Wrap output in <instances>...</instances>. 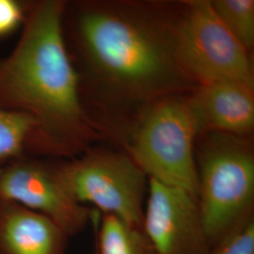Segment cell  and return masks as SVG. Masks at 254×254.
<instances>
[{"label":"cell","instance_id":"6da1fadb","mask_svg":"<svg viewBox=\"0 0 254 254\" xmlns=\"http://www.w3.org/2000/svg\"><path fill=\"white\" fill-rule=\"evenodd\" d=\"M64 10L61 1L36 4L17 45L0 62V109L27 115L34 122L30 145L59 154L77 150L88 135Z\"/></svg>","mask_w":254,"mask_h":254},{"label":"cell","instance_id":"7a4b0ae2","mask_svg":"<svg viewBox=\"0 0 254 254\" xmlns=\"http://www.w3.org/2000/svg\"><path fill=\"white\" fill-rule=\"evenodd\" d=\"M82 46L93 67L119 88L152 95L174 85L183 75L175 63L172 38L127 13L93 9L79 19Z\"/></svg>","mask_w":254,"mask_h":254},{"label":"cell","instance_id":"3957f363","mask_svg":"<svg viewBox=\"0 0 254 254\" xmlns=\"http://www.w3.org/2000/svg\"><path fill=\"white\" fill-rule=\"evenodd\" d=\"M200 216L211 250L254 221V155L237 136L214 134L197 163Z\"/></svg>","mask_w":254,"mask_h":254},{"label":"cell","instance_id":"277c9868","mask_svg":"<svg viewBox=\"0 0 254 254\" xmlns=\"http://www.w3.org/2000/svg\"><path fill=\"white\" fill-rule=\"evenodd\" d=\"M198 133L188 100L162 101L143 119L129 156L148 178L197 196L194 139Z\"/></svg>","mask_w":254,"mask_h":254},{"label":"cell","instance_id":"5b68a950","mask_svg":"<svg viewBox=\"0 0 254 254\" xmlns=\"http://www.w3.org/2000/svg\"><path fill=\"white\" fill-rule=\"evenodd\" d=\"M54 169L76 202L143 230L149 178L129 154L93 152Z\"/></svg>","mask_w":254,"mask_h":254},{"label":"cell","instance_id":"8992f818","mask_svg":"<svg viewBox=\"0 0 254 254\" xmlns=\"http://www.w3.org/2000/svg\"><path fill=\"white\" fill-rule=\"evenodd\" d=\"M188 5L172 37L173 57L181 73L200 85L236 81L254 87L248 51L218 18L211 1Z\"/></svg>","mask_w":254,"mask_h":254},{"label":"cell","instance_id":"52a82bcc","mask_svg":"<svg viewBox=\"0 0 254 254\" xmlns=\"http://www.w3.org/2000/svg\"><path fill=\"white\" fill-rule=\"evenodd\" d=\"M143 231L156 254H211L197 196L152 178Z\"/></svg>","mask_w":254,"mask_h":254},{"label":"cell","instance_id":"ba28073f","mask_svg":"<svg viewBox=\"0 0 254 254\" xmlns=\"http://www.w3.org/2000/svg\"><path fill=\"white\" fill-rule=\"evenodd\" d=\"M0 200H10L46 216L73 236L91 222L92 210L76 202L64 189L54 168L16 161L0 172Z\"/></svg>","mask_w":254,"mask_h":254},{"label":"cell","instance_id":"9c48e42d","mask_svg":"<svg viewBox=\"0 0 254 254\" xmlns=\"http://www.w3.org/2000/svg\"><path fill=\"white\" fill-rule=\"evenodd\" d=\"M200 131L238 136L254 127V87L236 81L200 85L188 99Z\"/></svg>","mask_w":254,"mask_h":254},{"label":"cell","instance_id":"30bf717a","mask_svg":"<svg viewBox=\"0 0 254 254\" xmlns=\"http://www.w3.org/2000/svg\"><path fill=\"white\" fill-rule=\"evenodd\" d=\"M68 238L50 218L0 200V254H66Z\"/></svg>","mask_w":254,"mask_h":254},{"label":"cell","instance_id":"8fae6325","mask_svg":"<svg viewBox=\"0 0 254 254\" xmlns=\"http://www.w3.org/2000/svg\"><path fill=\"white\" fill-rule=\"evenodd\" d=\"M91 221L95 231L98 254H156L143 230L128 224L114 215L92 210Z\"/></svg>","mask_w":254,"mask_h":254},{"label":"cell","instance_id":"7c38bea8","mask_svg":"<svg viewBox=\"0 0 254 254\" xmlns=\"http://www.w3.org/2000/svg\"><path fill=\"white\" fill-rule=\"evenodd\" d=\"M211 5L218 18L247 51L254 45V0H215Z\"/></svg>","mask_w":254,"mask_h":254},{"label":"cell","instance_id":"4fadbf2b","mask_svg":"<svg viewBox=\"0 0 254 254\" xmlns=\"http://www.w3.org/2000/svg\"><path fill=\"white\" fill-rule=\"evenodd\" d=\"M34 122L27 115L0 109V163L14 160L30 145Z\"/></svg>","mask_w":254,"mask_h":254},{"label":"cell","instance_id":"5bb4252c","mask_svg":"<svg viewBox=\"0 0 254 254\" xmlns=\"http://www.w3.org/2000/svg\"><path fill=\"white\" fill-rule=\"evenodd\" d=\"M211 254H254V221L213 249Z\"/></svg>","mask_w":254,"mask_h":254},{"label":"cell","instance_id":"9a60e30c","mask_svg":"<svg viewBox=\"0 0 254 254\" xmlns=\"http://www.w3.org/2000/svg\"><path fill=\"white\" fill-rule=\"evenodd\" d=\"M24 19L18 3L12 0H0V37L12 32Z\"/></svg>","mask_w":254,"mask_h":254},{"label":"cell","instance_id":"2e32d148","mask_svg":"<svg viewBox=\"0 0 254 254\" xmlns=\"http://www.w3.org/2000/svg\"><path fill=\"white\" fill-rule=\"evenodd\" d=\"M95 254H98V253H97V252H96V250H95Z\"/></svg>","mask_w":254,"mask_h":254},{"label":"cell","instance_id":"e0dca14e","mask_svg":"<svg viewBox=\"0 0 254 254\" xmlns=\"http://www.w3.org/2000/svg\"><path fill=\"white\" fill-rule=\"evenodd\" d=\"M0 172H1V169H0Z\"/></svg>","mask_w":254,"mask_h":254}]
</instances>
